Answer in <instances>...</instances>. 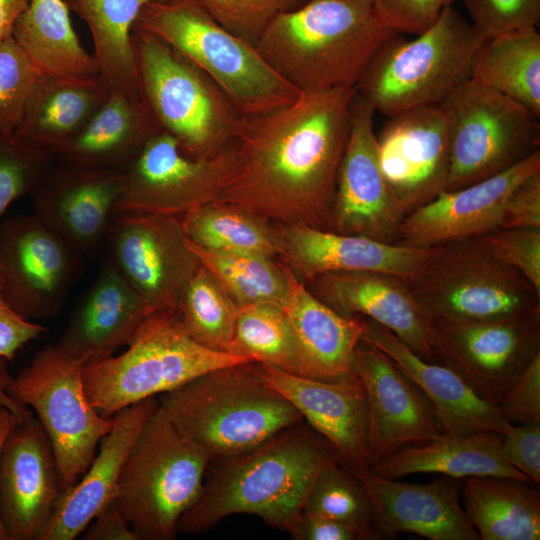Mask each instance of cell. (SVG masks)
Returning a JSON list of instances; mask_svg holds the SVG:
<instances>
[{
	"mask_svg": "<svg viewBox=\"0 0 540 540\" xmlns=\"http://www.w3.org/2000/svg\"><path fill=\"white\" fill-rule=\"evenodd\" d=\"M357 87L301 92L291 104L244 117L238 168L216 202L275 225L331 230L338 172Z\"/></svg>",
	"mask_w": 540,
	"mask_h": 540,
	"instance_id": "obj_1",
	"label": "cell"
},
{
	"mask_svg": "<svg viewBox=\"0 0 540 540\" xmlns=\"http://www.w3.org/2000/svg\"><path fill=\"white\" fill-rule=\"evenodd\" d=\"M218 461L181 516L178 532L207 531L235 514L256 515L287 530L318 473L340 459L325 438L300 422L248 452Z\"/></svg>",
	"mask_w": 540,
	"mask_h": 540,
	"instance_id": "obj_2",
	"label": "cell"
},
{
	"mask_svg": "<svg viewBox=\"0 0 540 540\" xmlns=\"http://www.w3.org/2000/svg\"><path fill=\"white\" fill-rule=\"evenodd\" d=\"M398 33L379 20L372 0H307L277 15L256 49L300 92L357 87L376 52Z\"/></svg>",
	"mask_w": 540,
	"mask_h": 540,
	"instance_id": "obj_3",
	"label": "cell"
},
{
	"mask_svg": "<svg viewBox=\"0 0 540 540\" xmlns=\"http://www.w3.org/2000/svg\"><path fill=\"white\" fill-rule=\"evenodd\" d=\"M159 408L219 460L248 452L304 419L262 379L257 361L208 371L161 394Z\"/></svg>",
	"mask_w": 540,
	"mask_h": 540,
	"instance_id": "obj_4",
	"label": "cell"
},
{
	"mask_svg": "<svg viewBox=\"0 0 540 540\" xmlns=\"http://www.w3.org/2000/svg\"><path fill=\"white\" fill-rule=\"evenodd\" d=\"M133 30L150 33L183 54L244 117L287 106L301 94L272 69L254 44L222 27L197 0L148 3Z\"/></svg>",
	"mask_w": 540,
	"mask_h": 540,
	"instance_id": "obj_5",
	"label": "cell"
},
{
	"mask_svg": "<svg viewBox=\"0 0 540 540\" xmlns=\"http://www.w3.org/2000/svg\"><path fill=\"white\" fill-rule=\"evenodd\" d=\"M485 37L456 9L445 7L412 40L394 35L374 55L357 83L361 94L388 117L441 104L471 79Z\"/></svg>",
	"mask_w": 540,
	"mask_h": 540,
	"instance_id": "obj_6",
	"label": "cell"
},
{
	"mask_svg": "<svg viewBox=\"0 0 540 540\" xmlns=\"http://www.w3.org/2000/svg\"><path fill=\"white\" fill-rule=\"evenodd\" d=\"M211 456L158 407L123 465L115 503L138 540H171L196 502Z\"/></svg>",
	"mask_w": 540,
	"mask_h": 540,
	"instance_id": "obj_7",
	"label": "cell"
},
{
	"mask_svg": "<svg viewBox=\"0 0 540 540\" xmlns=\"http://www.w3.org/2000/svg\"><path fill=\"white\" fill-rule=\"evenodd\" d=\"M250 361L203 347L188 334L177 311H161L146 317L123 353L86 363L82 377L89 403L112 417L208 371Z\"/></svg>",
	"mask_w": 540,
	"mask_h": 540,
	"instance_id": "obj_8",
	"label": "cell"
},
{
	"mask_svg": "<svg viewBox=\"0 0 540 540\" xmlns=\"http://www.w3.org/2000/svg\"><path fill=\"white\" fill-rule=\"evenodd\" d=\"M141 99L159 129L193 158L233 143L244 116L200 68L158 37L133 30Z\"/></svg>",
	"mask_w": 540,
	"mask_h": 540,
	"instance_id": "obj_9",
	"label": "cell"
},
{
	"mask_svg": "<svg viewBox=\"0 0 540 540\" xmlns=\"http://www.w3.org/2000/svg\"><path fill=\"white\" fill-rule=\"evenodd\" d=\"M408 285L430 321L507 320L540 309V295L525 277L473 238L439 245Z\"/></svg>",
	"mask_w": 540,
	"mask_h": 540,
	"instance_id": "obj_10",
	"label": "cell"
},
{
	"mask_svg": "<svg viewBox=\"0 0 540 540\" xmlns=\"http://www.w3.org/2000/svg\"><path fill=\"white\" fill-rule=\"evenodd\" d=\"M439 106L450 133L446 190L501 173L539 150V117L473 78Z\"/></svg>",
	"mask_w": 540,
	"mask_h": 540,
	"instance_id": "obj_11",
	"label": "cell"
},
{
	"mask_svg": "<svg viewBox=\"0 0 540 540\" xmlns=\"http://www.w3.org/2000/svg\"><path fill=\"white\" fill-rule=\"evenodd\" d=\"M85 364L57 345L47 346L13 377L10 388L15 400L36 412L48 435L62 493L82 477L113 426V417L102 416L88 401L82 377Z\"/></svg>",
	"mask_w": 540,
	"mask_h": 540,
	"instance_id": "obj_12",
	"label": "cell"
},
{
	"mask_svg": "<svg viewBox=\"0 0 540 540\" xmlns=\"http://www.w3.org/2000/svg\"><path fill=\"white\" fill-rule=\"evenodd\" d=\"M238 161L236 140L212 157L193 158L159 129L123 172L115 213L181 217L216 202L234 177Z\"/></svg>",
	"mask_w": 540,
	"mask_h": 540,
	"instance_id": "obj_13",
	"label": "cell"
},
{
	"mask_svg": "<svg viewBox=\"0 0 540 540\" xmlns=\"http://www.w3.org/2000/svg\"><path fill=\"white\" fill-rule=\"evenodd\" d=\"M103 249L105 258L142 298L151 313L177 311L200 267L180 217L115 213Z\"/></svg>",
	"mask_w": 540,
	"mask_h": 540,
	"instance_id": "obj_14",
	"label": "cell"
},
{
	"mask_svg": "<svg viewBox=\"0 0 540 540\" xmlns=\"http://www.w3.org/2000/svg\"><path fill=\"white\" fill-rule=\"evenodd\" d=\"M431 348L434 361L455 370L497 406L540 352V309L507 320H431Z\"/></svg>",
	"mask_w": 540,
	"mask_h": 540,
	"instance_id": "obj_15",
	"label": "cell"
},
{
	"mask_svg": "<svg viewBox=\"0 0 540 540\" xmlns=\"http://www.w3.org/2000/svg\"><path fill=\"white\" fill-rule=\"evenodd\" d=\"M83 261L32 213L0 223V285L9 307L34 321L57 316Z\"/></svg>",
	"mask_w": 540,
	"mask_h": 540,
	"instance_id": "obj_16",
	"label": "cell"
},
{
	"mask_svg": "<svg viewBox=\"0 0 540 540\" xmlns=\"http://www.w3.org/2000/svg\"><path fill=\"white\" fill-rule=\"evenodd\" d=\"M358 91V90H357ZM373 106L357 92L340 164L331 230L399 243L405 218L379 166Z\"/></svg>",
	"mask_w": 540,
	"mask_h": 540,
	"instance_id": "obj_17",
	"label": "cell"
},
{
	"mask_svg": "<svg viewBox=\"0 0 540 540\" xmlns=\"http://www.w3.org/2000/svg\"><path fill=\"white\" fill-rule=\"evenodd\" d=\"M376 138L380 169L405 217L446 190L450 133L439 105L389 117Z\"/></svg>",
	"mask_w": 540,
	"mask_h": 540,
	"instance_id": "obj_18",
	"label": "cell"
},
{
	"mask_svg": "<svg viewBox=\"0 0 540 540\" xmlns=\"http://www.w3.org/2000/svg\"><path fill=\"white\" fill-rule=\"evenodd\" d=\"M353 370L366 394L370 468L403 447L443 433L425 394L377 347L362 339L354 351Z\"/></svg>",
	"mask_w": 540,
	"mask_h": 540,
	"instance_id": "obj_19",
	"label": "cell"
},
{
	"mask_svg": "<svg viewBox=\"0 0 540 540\" xmlns=\"http://www.w3.org/2000/svg\"><path fill=\"white\" fill-rule=\"evenodd\" d=\"M123 173L54 165L30 193L32 214L83 262L104 246Z\"/></svg>",
	"mask_w": 540,
	"mask_h": 540,
	"instance_id": "obj_20",
	"label": "cell"
},
{
	"mask_svg": "<svg viewBox=\"0 0 540 540\" xmlns=\"http://www.w3.org/2000/svg\"><path fill=\"white\" fill-rule=\"evenodd\" d=\"M61 494L52 445L31 412L0 450V518L10 540H38Z\"/></svg>",
	"mask_w": 540,
	"mask_h": 540,
	"instance_id": "obj_21",
	"label": "cell"
},
{
	"mask_svg": "<svg viewBox=\"0 0 540 540\" xmlns=\"http://www.w3.org/2000/svg\"><path fill=\"white\" fill-rule=\"evenodd\" d=\"M279 257L299 279L309 282L334 272H377L413 281L438 246L387 243L307 225H276Z\"/></svg>",
	"mask_w": 540,
	"mask_h": 540,
	"instance_id": "obj_22",
	"label": "cell"
},
{
	"mask_svg": "<svg viewBox=\"0 0 540 540\" xmlns=\"http://www.w3.org/2000/svg\"><path fill=\"white\" fill-rule=\"evenodd\" d=\"M349 470L370 498L377 539L412 533L430 540H480L461 506L456 479L417 484L381 477L370 468Z\"/></svg>",
	"mask_w": 540,
	"mask_h": 540,
	"instance_id": "obj_23",
	"label": "cell"
},
{
	"mask_svg": "<svg viewBox=\"0 0 540 540\" xmlns=\"http://www.w3.org/2000/svg\"><path fill=\"white\" fill-rule=\"evenodd\" d=\"M540 171V150L494 176L455 190H445L409 213L399 243L432 247L472 239L499 227L511 192Z\"/></svg>",
	"mask_w": 540,
	"mask_h": 540,
	"instance_id": "obj_24",
	"label": "cell"
},
{
	"mask_svg": "<svg viewBox=\"0 0 540 540\" xmlns=\"http://www.w3.org/2000/svg\"><path fill=\"white\" fill-rule=\"evenodd\" d=\"M257 364L264 382L330 443L341 464L348 469L370 468L366 394L356 373L338 382H325Z\"/></svg>",
	"mask_w": 540,
	"mask_h": 540,
	"instance_id": "obj_25",
	"label": "cell"
},
{
	"mask_svg": "<svg viewBox=\"0 0 540 540\" xmlns=\"http://www.w3.org/2000/svg\"><path fill=\"white\" fill-rule=\"evenodd\" d=\"M363 340L394 361L431 402L443 433L468 435L492 432L507 434L511 424L452 368L418 356L384 326L365 318Z\"/></svg>",
	"mask_w": 540,
	"mask_h": 540,
	"instance_id": "obj_26",
	"label": "cell"
},
{
	"mask_svg": "<svg viewBox=\"0 0 540 540\" xmlns=\"http://www.w3.org/2000/svg\"><path fill=\"white\" fill-rule=\"evenodd\" d=\"M158 407L151 397L114 414L111 430L101 439L99 452L68 491L61 494L38 540H73L115 501L119 477L129 451L150 415Z\"/></svg>",
	"mask_w": 540,
	"mask_h": 540,
	"instance_id": "obj_27",
	"label": "cell"
},
{
	"mask_svg": "<svg viewBox=\"0 0 540 540\" xmlns=\"http://www.w3.org/2000/svg\"><path fill=\"white\" fill-rule=\"evenodd\" d=\"M313 294L344 316H364L394 333L421 358L434 361L431 321L404 280L377 272H334L311 281Z\"/></svg>",
	"mask_w": 540,
	"mask_h": 540,
	"instance_id": "obj_28",
	"label": "cell"
},
{
	"mask_svg": "<svg viewBox=\"0 0 540 540\" xmlns=\"http://www.w3.org/2000/svg\"><path fill=\"white\" fill-rule=\"evenodd\" d=\"M151 314L142 298L104 257L56 344L86 363L127 346Z\"/></svg>",
	"mask_w": 540,
	"mask_h": 540,
	"instance_id": "obj_29",
	"label": "cell"
},
{
	"mask_svg": "<svg viewBox=\"0 0 540 540\" xmlns=\"http://www.w3.org/2000/svg\"><path fill=\"white\" fill-rule=\"evenodd\" d=\"M158 130L141 98L111 90L81 130L54 152V163L123 173Z\"/></svg>",
	"mask_w": 540,
	"mask_h": 540,
	"instance_id": "obj_30",
	"label": "cell"
},
{
	"mask_svg": "<svg viewBox=\"0 0 540 540\" xmlns=\"http://www.w3.org/2000/svg\"><path fill=\"white\" fill-rule=\"evenodd\" d=\"M280 263L288 284L283 309L319 380L338 382L354 375L353 356L363 338L364 319L336 312Z\"/></svg>",
	"mask_w": 540,
	"mask_h": 540,
	"instance_id": "obj_31",
	"label": "cell"
},
{
	"mask_svg": "<svg viewBox=\"0 0 540 540\" xmlns=\"http://www.w3.org/2000/svg\"><path fill=\"white\" fill-rule=\"evenodd\" d=\"M110 91L100 75L76 79L41 73L13 136L53 155L81 130Z\"/></svg>",
	"mask_w": 540,
	"mask_h": 540,
	"instance_id": "obj_32",
	"label": "cell"
},
{
	"mask_svg": "<svg viewBox=\"0 0 540 540\" xmlns=\"http://www.w3.org/2000/svg\"><path fill=\"white\" fill-rule=\"evenodd\" d=\"M502 435L492 432L440 436L403 447L370 469L377 475L399 479L419 473H438L454 479L495 476L530 482L504 456Z\"/></svg>",
	"mask_w": 540,
	"mask_h": 540,
	"instance_id": "obj_33",
	"label": "cell"
},
{
	"mask_svg": "<svg viewBox=\"0 0 540 540\" xmlns=\"http://www.w3.org/2000/svg\"><path fill=\"white\" fill-rule=\"evenodd\" d=\"M64 0H29L12 36L41 73L67 78L99 75L93 55L82 46Z\"/></svg>",
	"mask_w": 540,
	"mask_h": 540,
	"instance_id": "obj_34",
	"label": "cell"
},
{
	"mask_svg": "<svg viewBox=\"0 0 540 540\" xmlns=\"http://www.w3.org/2000/svg\"><path fill=\"white\" fill-rule=\"evenodd\" d=\"M460 492L480 539H540V493L525 482L471 476L465 478Z\"/></svg>",
	"mask_w": 540,
	"mask_h": 540,
	"instance_id": "obj_35",
	"label": "cell"
},
{
	"mask_svg": "<svg viewBox=\"0 0 540 540\" xmlns=\"http://www.w3.org/2000/svg\"><path fill=\"white\" fill-rule=\"evenodd\" d=\"M166 0H64L88 26L99 75L111 90L141 98L133 26L142 8Z\"/></svg>",
	"mask_w": 540,
	"mask_h": 540,
	"instance_id": "obj_36",
	"label": "cell"
},
{
	"mask_svg": "<svg viewBox=\"0 0 540 540\" xmlns=\"http://www.w3.org/2000/svg\"><path fill=\"white\" fill-rule=\"evenodd\" d=\"M471 78L540 117V34L537 28L485 39L475 56Z\"/></svg>",
	"mask_w": 540,
	"mask_h": 540,
	"instance_id": "obj_37",
	"label": "cell"
},
{
	"mask_svg": "<svg viewBox=\"0 0 540 540\" xmlns=\"http://www.w3.org/2000/svg\"><path fill=\"white\" fill-rule=\"evenodd\" d=\"M229 353L269 364L292 375L319 380L280 306L240 307Z\"/></svg>",
	"mask_w": 540,
	"mask_h": 540,
	"instance_id": "obj_38",
	"label": "cell"
},
{
	"mask_svg": "<svg viewBox=\"0 0 540 540\" xmlns=\"http://www.w3.org/2000/svg\"><path fill=\"white\" fill-rule=\"evenodd\" d=\"M187 238L215 251L279 256L275 224L240 207L212 202L180 217Z\"/></svg>",
	"mask_w": 540,
	"mask_h": 540,
	"instance_id": "obj_39",
	"label": "cell"
},
{
	"mask_svg": "<svg viewBox=\"0 0 540 540\" xmlns=\"http://www.w3.org/2000/svg\"><path fill=\"white\" fill-rule=\"evenodd\" d=\"M187 242L200 264L239 307L251 304L284 306L288 284L280 262L261 255L206 249L188 238Z\"/></svg>",
	"mask_w": 540,
	"mask_h": 540,
	"instance_id": "obj_40",
	"label": "cell"
},
{
	"mask_svg": "<svg viewBox=\"0 0 540 540\" xmlns=\"http://www.w3.org/2000/svg\"><path fill=\"white\" fill-rule=\"evenodd\" d=\"M239 306L202 265L186 286L178 315L188 334L205 348L229 353Z\"/></svg>",
	"mask_w": 540,
	"mask_h": 540,
	"instance_id": "obj_41",
	"label": "cell"
},
{
	"mask_svg": "<svg viewBox=\"0 0 540 540\" xmlns=\"http://www.w3.org/2000/svg\"><path fill=\"white\" fill-rule=\"evenodd\" d=\"M303 511L342 522L362 539H377L370 498L361 481L340 461L327 464L313 481Z\"/></svg>",
	"mask_w": 540,
	"mask_h": 540,
	"instance_id": "obj_42",
	"label": "cell"
},
{
	"mask_svg": "<svg viewBox=\"0 0 540 540\" xmlns=\"http://www.w3.org/2000/svg\"><path fill=\"white\" fill-rule=\"evenodd\" d=\"M53 165L50 152L14 136L0 137V223L9 206L30 195Z\"/></svg>",
	"mask_w": 540,
	"mask_h": 540,
	"instance_id": "obj_43",
	"label": "cell"
},
{
	"mask_svg": "<svg viewBox=\"0 0 540 540\" xmlns=\"http://www.w3.org/2000/svg\"><path fill=\"white\" fill-rule=\"evenodd\" d=\"M40 74L12 35L0 42V137L13 136Z\"/></svg>",
	"mask_w": 540,
	"mask_h": 540,
	"instance_id": "obj_44",
	"label": "cell"
},
{
	"mask_svg": "<svg viewBox=\"0 0 540 540\" xmlns=\"http://www.w3.org/2000/svg\"><path fill=\"white\" fill-rule=\"evenodd\" d=\"M222 27L255 45L268 24L279 14L307 0H197Z\"/></svg>",
	"mask_w": 540,
	"mask_h": 540,
	"instance_id": "obj_45",
	"label": "cell"
},
{
	"mask_svg": "<svg viewBox=\"0 0 540 540\" xmlns=\"http://www.w3.org/2000/svg\"><path fill=\"white\" fill-rule=\"evenodd\" d=\"M473 239L492 257L521 273L540 295V229L496 228Z\"/></svg>",
	"mask_w": 540,
	"mask_h": 540,
	"instance_id": "obj_46",
	"label": "cell"
},
{
	"mask_svg": "<svg viewBox=\"0 0 540 540\" xmlns=\"http://www.w3.org/2000/svg\"><path fill=\"white\" fill-rule=\"evenodd\" d=\"M470 22L485 39L537 28L540 0H463Z\"/></svg>",
	"mask_w": 540,
	"mask_h": 540,
	"instance_id": "obj_47",
	"label": "cell"
},
{
	"mask_svg": "<svg viewBox=\"0 0 540 540\" xmlns=\"http://www.w3.org/2000/svg\"><path fill=\"white\" fill-rule=\"evenodd\" d=\"M454 0H372L381 23L400 34H420L428 29L442 10Z\"/></svg>",
	"mask_w": 540,
	"mask_h": 540,
	"instance_id": "obj_48",
	"label": "cell"
},
{
	"mask_svg": "<svg viewBox=\"0 0 540 540\" xmlns=\"http://www.w3.org/2000/svg\"><path fill=\"white\" fill-rule=\"evenodd\" d=\"M497 407L511 424L540 423V352L531 359Z\"/></svg>",
	"mask_w": 540,
	"mask_h": 540,
	"instance_id": "obj_49",
	"label": "cell"
},
{
	"mask_svg": "<svg viewBox=\"0 0 540 540\" xmlns=\"http://www.w3.org/2000/svg\"><path fill=\"white\" fill-rule=\"evenodd\" d=\"M501 447L514 467L530 481L540 483V423L513 424L502 436Z\"/></svg>",
	"mask_w": 540,
	"mask_h": 540,
	"instance_id": "obj_50",
	"label": "cell"
},
{
	"mask_svg": "<svg viewBox=\"0 0 540 540\" xmlns=\"http://www.w3.org/2000/svg\"><path fill=\"white\" fill-rule=\"evenodd\" d=\"M498 228L540 229V171L526 178L511 192Z\"/></svg>",
	"mask_w": 540,
	"mask_h": 540,
	"instance_id": "obj_51",
	"label": "cell"
},
{
	"mask_svg": "<svg viewBox=\"0 0 540 540\" xmlns=\"http://www.w3.org/2000/svg\"><path fill=\"white\" fill-rule=\"evenodd\" d=\"M45 331L44 326L23 318L9 307L0 285V357L12 362L22 347Z\"/></svg>",
	"mask_w": 540,
	"mask_h": 540,
	"instance_id": "obj_52",
	"label": "cell"
},
{
	"mask_svg": "<svg viewBox=\"0 0 540 540\" xmlns=\"http://www.w3.org/2000/svg\"><path fill=\"white\" fill-rule=\"evenodd\" d=\"M296 540H361L352 527L318 514L302 510L286 530Z\"/></svg>",
	"mask_w": 540,
	"mask_h": 540,
	"instance_id": "obj_53",
	"label": "cell"
},
{
	"mask_svg": "<svg viewBox=\"0 0 540 540\" xmlns=\"http://www.w3.org/2000/svg\"><path fill=\"white\" fill-rule=\"evenodd\" d=\"M82 534L84 540H138L115 501L105 507Z\"/></svg>",
	"mask_w": 540,
	"mask_h": 540,
	"instance_id": "obj_54",
	"label": "cell"
},
{
	"mask_svg": "<svg viewBox=\"0 0 540 540\" xmlns=\"http://www.w3.org/2000/svg\"><path fill=\"white\" fill-rule=\"evenodd\" d=\"M8 363L10 362L7 359L0 357V404L12 411L21 422L31 411L15 400L10 393L13 377L9 373Z\"/></svg>",
	"mask_w": 540,
	"mask_h": 540,
	"instance_id": "obj_55",
	"label": "cell"
},
{
	"mask_svg": "<svg viewBox=\"0 0 540 540\" xmlns=\"http://www.w3.org/2000/svg\"><path fill=\"white\" fill-rule=\"evenodd\" d=\"M29 0H0V42L12 35L13 27Z\"/></svg>",
	"mask_w": 540,
	"mask_h": 540,
	"instance_id": "obj_56",
	"label": "cell"
},
{
	"mask_svg": "<svg viewBox=\"0 0 540 540\" xmlns=\"http://www.w3.org/2000/svg\"><path fill=\"white\" fill-rule=\"evenodd\" d=\"M18 417L7 407L0 404V450L13 428L18 424ZM0 540H10L0 518Z\"/></svg>",
	"mask_w": 540,
	"mask_h": 540,
	"instance_id": "obj_57",
	"label": "cell"
}]
</instances>
